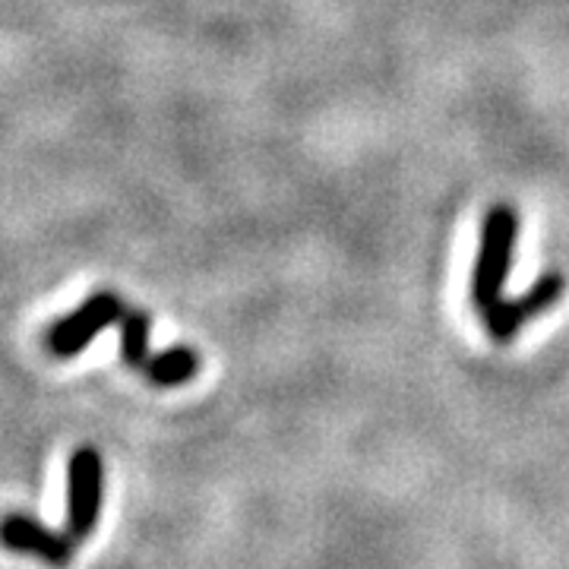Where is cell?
I'll list each match as a JSON object with an SVG mask.
<instances>
[{
  "mask_svg": "<svg viewBox=\"0 0 569 569\" xmlns=\"http://www.w3.org/2000/svg\"><path fill=\"white\" fill-rule=\"evenodd\" d=\"M519 241V212L507 203L490 206L481 228V244L471 269L468 295L478 310H488L503 298L509 272H512V253Z\"/></svg>",
  "mask_w": 569,
  "mask_h": 569,
  "instance_id": "obj_1",
  "label": "cell"
},
{
  "mask_svg": "<svg viewBox=\"0 0 569 569\" xmlns=\"http://www.w3.org/2000/svg\"><path fill=\"white\" fill-rule=\"evenodd\" d=\"M563 291H567L563 272L550 269L545 276H538V279L531 282L529 291H522L519 298H500L497 305H490L488 310H481L488 336L497 346H507V342H512L535 317H541V313H548L550 307L560 305Z\"/></svg>",
  "mask_w": 569,
  "mask_h": 569,
  "instance_id": "obj_2",
  "label": "cell"
},
{
  "mask_svg": "<svg viewBox=\"0 0 569 569\" xmlns=\"http://www.w3.org/2000/svg\"><path fill=\"white\" fill-rule=\"evenodd\" d=\"M104 462L99 449L82 447L73 452L67 468V535L73 541H86L102 512Z\"/></svg>",
  "mask_w": 569,
  "mask_h": 569,
  "instance_id": "obj_3",
  "label": "cell"
},
{
  "mask_svg": "<svg viewBox=\"0 0 569 569\" xmlns=\"http://www.w3.org/2000/svg\"><path fill=\"white\" fill-rule=\"evenodd\" d=\"M123 310L127 307L121 305V298L114 291H99L48 329V348L58 358H73L82 348H89V342H96V336L104 332L108 326L121 323Z\"/></svg>",
  "mask_w": 569,
  "mask_h": 569,
  "instance_id": "obj_4",
  "label": "cell"
},
{
  "mask_svg": "<svg viewBox=\"0 0 569 569\" xmlns=\"http://www.w3.org/2000/svg\"><path fill=\"white\" fill-rule=\"evenodd\" d=\"M0 538H3L7 548L29 553V557H39L51 567H67L70 557H73V545H77L70 535H58V531H51L48 526H41L32 516H22V512L3 516Z\"/></svg>",
  "mask_w": 569,
  "mask_h": 569,
  "instance_id": "obj_5",
  "label": "cell"
},
{
  "mask_svg": "<svg viewBox=\"0 0 569 569\" xmlns=\"http://www.w3.org/2000/svg\"><path fill=\"white\" fill-rule=\"evenodd\" d=\"M142 373L149 377V383L156 387H183L190 383L197 373H200V355L193 348H168L162 355H152L146 365H142Z\"/></svg>",
  "mask_w": 569,
  "mask_h": 569,
  "instance_id": "obj_6",
  "label": "cell"
},
{
  "mask_svg": "<svg viewBox=\"0 0 569 569\" xmlns=\"http://www.w3.org/2000/svg\"><path fill=\"white\" fill-rule=\"evenodd\" d=\"M149 329L152 320L146 310H123L121 317V355L130 367L142 370V365L152 358L149 355Z\"/></svg>",
  "mask_w": 569,
  "mask_h": 569,
  "instance_id": "obj_7",
  "label": "cell"
}]
</instances>
